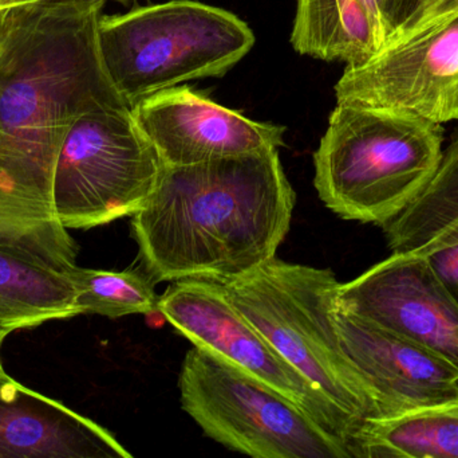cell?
I'll return each instance as SVG.
<instances>
[{"label":"cell","mask_w":458,"mask_h":458,"mask_svg":"<svg viewBox=\"0 0 458 458\" xmlns=\"http://www.w3.org/2000/svg\"><path fill=\"white\" fill-rule=\"evenodd\" d=\"M77 290L81 314L118 319L128 315L160 314V298L149 276L136 271H96L75 266L67 273Z\"/></svg>","instance_id":"obj_18"},{"label":"cell","mask_w":458,"mask_h":458,"mask_svg":"<svg viewBox=\"0 0 458 458\" xmlns=\"http://www.w3.org/2000/svg\"><path fill=\"white\" fill-rule=\"evenodd\" d=\"M102 8H0V195L54 209V164L70 125L93 110L131 108L99 53Z\"/></svg>","instance_id":"obj_1"},{"label":"cell","mask_w":458,"mask_h":458,"mask_svg":"<svg viewBox=\"0 0 458 458\" xmlns=\"http://www.w3.org/2000/svg\"><path fill=\"white\" fill-rule=\"evenodd\" d=\"M8 335H10V333H8V331L2 330V328H0V346H2L3 341H4V339L7 338ZM0 368H2V363H0Z\"/></svg>","instance_id":"obj_23"},{"label":"cell","mask_w":458,"mask_h":458,"mask_svg":"<svg viewBox=\"0 0 458 458\" xmlns=\"http://www.w3.org/2000/svg\"><path fill=\"white\" fill-rule=\"evenodd\" d=\"M182 409L212 440L255 458H352L344 441L290 398L193 347L180 374Z\"/></svg>","instance_id":"obj_6"},{"label":"cell","mask_w":458,"mask_h":458,"mask_svg":"<svg viewBox=\"0 0 458 458\" xmlns=\"http://www.w3.org/2000/svg\"><path fill=\"white\" fill-rule=\"evenodd\" d=\"M334 322L344 354L376 402V417L433 405L458 392V367L436 352L338 304Z\"/></svg>","instance_id":"obj_12"},{"label":"cell","mask_w":458,"mask_h":458,"mask_svg":"<svg viewBox=\"0 0 458 458\" xmlns=\"http://www.w3.org/2000/svg\"><path fill=\"white\" fill-rule=\"evenodd\" d=\"M336 304L458 367V306L427 258L393 253L357 279L339 285Z\"/></svg>","instance_id":"obj_10"},{"label":"cell","mask_w":458,"mask_h":458,"mask_svg":"<svg viewBox=\"0 0 458 458\" xmlns=\"http://www.w3.org/2000/svg\"><path fill=\"white\" fill-rule=\"evenodd\" d=\"M253 43L242 19L193 0L101 16L98 23L105 70L131 108L179 83L225 74Z\"/></svg>","instance_id":"obj_5"},{"label":"cell","mask_w":458,"mask_h":458,"mask_svg":"<svg viewBox=\"0 0 458 458\" xmlns=\"http://www.w3.org/2000/svg\"><path fill=\"white\" fill-rule=\"evenodd\" d=\"M417 4V0H385L384 18L390 30L400 23Z\"/></svg>","instance_id":"obj_20"},{"label":"cell","mask_w":458,"mask_h":458,"mask_svg":"<svg viewBox=\"0 0 458 458\" xmlns=\"http://www.w3.org/2000/svg\"><path fill=\"white\" fill-rule=\"evenodd\" d=\"M158 311L193 346L274 387L349 449L357 427L275 351L232 303L222 282L174 281L161 296Z\"/></svg>","instance_id":"obj_9"},{"label":"cell","mask_w":458,"mask_h":458,"mask_svg":"<svg viewBox=\"0 0 458 458\" xmlns=\"http://www.w3.org/2000/svg\"><path fill=\"white\" fill-rule=\"evenodd\" d=\"M164 166L260 152L283 145L284 128L250 120L190 88L165 89L131 108Z\"/></svg>","instance_id":"obj_11"},{"label":"cell","mask_w":458,"mask_h":458,"mask_svg":"<svg viewBox=\"0 0 458 458\" xmlns=\"http://www.w3.org/2000/svg\"><path fill=\"white\" fill-rule=\"evenodd\" d=\"M77 315V290L66 273L0 249L2 330L11 333Z\"/></svg>","instance_id":"obj_17"},{"label":"cell","mask_w":458,"mask_h":458,"mask_svg":"<svg viewBox=\"0 0 458 458\" xmlns=\"http://www.w3.org/2000/svg\"><path fill=\"white\" fill-rule=\"evenodd\" d=\"M19 3L26 2H23V0H0V8L7 7V5L19 4Z\"/></svg>","instance_id":"obj_22"},{"label":"cell","mask_w":458,"mask_h":458,"mask_svg":"<svg viewBox=\"0 0 458 458\" xmlns=\"http://www.w3.org/2000/svg\"><path fill=\"white\" fill-rule=\"evenodd\" d=\"M295 198L276 148L164 166L133 215L140 260L155 282L239 279L276 257Z\"/></svg>","instance_id":"obj_2"},{"label":"cell","mask_w":458,"mask_h":458,"mask_svg":"<svg viewBox=\"0 0 458 458\" xmlns=\"http://www.w3.org/2000/svg\"><path fill=\"white\" fill-rule=\"evenodd\" d=\"M112 433L0 368V458H131Z\"/></svg>","instance_id":"obj_13"},{"label":"cell","mask_w":458,"mask_h":458,"mask_svg":"<svg viewBox=\"0 0 458 458\" xmlns=\"http://www.w3.org/2000/svg\"><path fill=\"white\" fill-rule=\"evenodd\" d=\"M387 34L386 22L363 0H296L291 45L301 56L352 66L370 58Z\"/></svg>","instance_id":"obj_14"},{"label":"cell","mask_w":458,"mask_h":458,"mask_svg":"<svg viewBox=\"0 0 458 458\" xmlns=\"http://www.w3.org/2000/svg\"><path fill=\"white\" fill-rule=\"evenodd\" d=\"M384 230L397 255H427L458 244V134L427 187Z\"/></svg>","instance_id":"obj_16"},{"label":"cell","mask_w":458,"mask_h":458,"mask_svg":"<svg viewBox=\"0 0 458 458\" xmlns=\"http://www.w3.org/2000/svg\"><path fill=\"white\" fill-rule=\"evenodd\" d=\"M338 104L458 121V0H417L378 50L344 69Z\"/></svg>","instance_id":"obj_8"},{"label":"cell","mask_w":458,"mask_h":458,"mask_svg":"<svg viewBox=\"0 0 458 458\" xmlns=\"http://www.w3.org/2000/svg\"><path fill=\"white\" fill-rule=\"evenodd\" d=\"M349 452L352 458H458V392L424 408L366 419Z\"/></svg>","instance_id":"obj_15"},{"label":"cell","mask_w":458,"mask_h":458,"mask_svg":"<svg viewBox=\"0 0 458 458\" xmlns=\"http://www.w3.org/2000/svg\"><path fill=\"white\" fill-rule=\"evenodd\" d=\"M163 169L131 108L85 113L70 125L54 164V212L67 230L134 215L155 190Z\"/></svg>","instance_id":"obj_7"},{"label":"cell","mask_w":458,"mask_h":458,"mask_svg":"<svg viewBox=\"0 0 458 458\" xmlns=\"http://www.w3.org/2000/svg\"><path fill=\"white\" fill-rule=\"evenodd\" d=\"M427 258L432 271L458 306V244L433 250Z\"/></svg>","instance_id":"obj_19"},{"label":"cell","mask_w":458,"mask_h":458,"mask_svg":"<svg viewBox=\"0 0 458 458\" xmlns=\"http://www.w3.org/2000/svg\"><path fill=\"white\" fill-rule=\"evenodd\" d=\"M377 2H378L379 8H381V11H382V15H384V2H385V0H377Z\"/></svg>","instance_id":"obj_24"},{"label":"cell","mask_w":458,"mask_h":458,"mask_svg":"<svg viewBox=\"0 0 458 458\" xmlns=\"http://www.w3.org/2000/svg\"><path fill=\"white\" fill-rule=\"evenodd\" d=\"M232 303L315 389L360 429L376 402L344 354L334 322L341 282L330 269L277 260L222 282Z\"/></svg>","instance_id":"obj_4"},{"label":"cell","mask_w":458,"mask_h":458,"mask_svg":"<svg viewBox=\"0 0 458 458\" xmlns=\"http://www.w3.org/2000/svg\"><path fill=\"white\" fill-rule=\"evenodd\" d=\"M23 2L47 3V4H66V5H90L101 4L105 5L112 0H23ZM114 2L128 3L129 0H114Z\"/></svg>","instance_id":"obj_21"},{"label":"cell","mask_w":458,"mask_h":458,"mask_svg":"<svg viewBox=\"0 0 458 458\" xmlns=\"http://www.w3.org/2000/svg\"><path fill=\"white\" fill-rule=\"evenodd\" d=\"M441 124L338 104L314 155V185L344 220L382 226L422 193L444 155Z\"/></svg>","instance_id":"obj_3"}]
</instances>
